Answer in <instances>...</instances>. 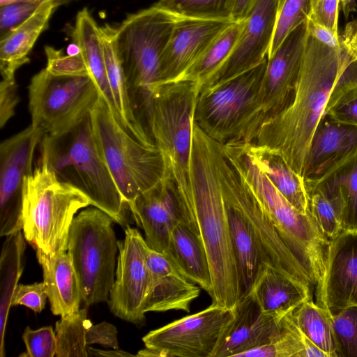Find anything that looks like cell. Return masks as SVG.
<instances>
[{
  "instance_id": "cell-1",
  "label": "cell",
  "mask_w": 357,
  "mask_h": 357,
  "mask_svg": "<svg viewBox=\"0 0 357 357\" xmlns=\"http://www.w3.org/2000/svg\"><path fill=\"white\" fill-rule=\"evenodd\" d=\"M353 59L344 45L331 48L308 34L291 102L261 125L252 142L279 154L303 177L311 143L331 91Z\"/></svg>"
},
{
  "instance_id": "cell-2",
  "label": "cell",
  "mask_w": 357,
  "mask_h": 357,
  "mask_svg": "<svg viewBox=\"0 0 357 357\" xmlns=\"http://www.w3.org/2000/svg\"><path fill=\"white\" fill-rule=\"evenodd\" d=\"M218 148V143L192 121L190 211L208 259L211 304L233 309L240 298L238 273L219 181Z\"/></svg>"
},
{
  "instance_id": "cell-3",
  "label": "cell",
  "mask_w": 357,
  "mask_h": 357,
  "mask_svg": "<svg viewBox=\"0 0 357 357\" xmlns=\"http://www.w3.org/2000/svg\"><path fill=\"white\" fill-rule=\"evenodd\" d=\"M216 164L237 263L239 300L252 291L266 266L303 280V266L243 178L233 168L220 167L217 158Z\"/></svg>"
},
{
  "instance_id": "cell-4",
  "label": "cell",
  "mask_w": 357,
  "mask_h": 357,
  "mask_svg": "<svg viewBox=\"0 0 357 357\" xmlns=\"http://www.w3.org/2000/svg\"><path fill=\"white\" fill-rule=\"evenodd\" d=\"M220 146L225 157L270 215L312 285L317 287L324 275L330 241L322 234L309 211L305 214L301 213L278 192L249 154L245 142H231Z\"/></svg>"
},
{
  "instance_id": "cell-5",
  "label": "cell",
  "mask_w": 357,
  "mask_h": 357,
  "mask_svg": "<svg viewBox=\"0 0 357 357\" xmlns=\"http://www.w3.org/2000/svg\"><path fill=\"white\" fill-rule=\"evenodd\" d=\"M40 160L61 182L85 194L95 206L123 225L124 203L108 169L96 149L90 114L68 132L44 135L40 142Z\"/></svg>"
},
{
  "instance_id": "cell-6",
  "label": "cell",
  "mask_w": 357,
  "mask_h": 357,
  "mask_svg": "<svg viewBox=\"0 0 357 357\" xmlns=\"http://www.w3.org/2000/svg\"><path fill=\"white\" fill-rule=\"evenodd\" d=\"M90 119L98 153L131 210L136 198L163 177L162 153L154 142L131 134L101 95Z\"/></svg>"
},
{
  "instance_id": "cell-7",
  "label": "cell",
  "mask_w": 357,
  "mask_h": 357,
  "mask_svg": "<svg viewBox=\"0 0 357 357\" xmlns=\"http://www.w3.org/2000/svg\"><path fill=\"white\" fill-rule=\"evenodd\" d=\"M180 17L155 3L116 27L115 45L138 118L139 112L145 117L151 105L162 55Z\"/></svg>"
},
{
  "instance_id": "cell-8",
  "label": "cell",
  "mask_w": 357,
  "mask_h": 357,
  "mask_svg": "<svg viewBox=\"0 0 357 357\" xmlns=\"http://www.w3.org/2000/svg\"><path fill=\"white\" fill-rule=\"evenodd\" d=\"M268 56L256 66L198 93L192 121L220 144L252 142L263 123L259 90Z\"/></svg>"
},
{
  "instance_id": "cell-9",
  "label": "cell",
  "mask_w": 357,
  "mask_h": 357,
  "mask_svg": "<svg viewBox=\"0 0 357 357\" xmlns=\"http://www.w3.org/2000/svg\"><path fill=\"white\" fill-rule=\"evenodd\" d=\"M91 205L76 188L60 181L41 160L26 176L23 187L24 236L36 252L52 256L67 251V241L75 215Z\"/></svg>"
},
{
  "instance_id": "cell-10",
  "label": "cell",
  "mask_w": 357,
  "mask_h": 357,
  "mask_svg": "<svg viewBox=\"0 0 357 357\" xmlns=\"http://www.w3.org/2000/svg\"><path fill=\"white\" fill-rule=\"evenodd\" d=\"M199 89L194 82L176 80L154 91L146 120L153 142L161 151L181 198L190 212L192 118Z\"/></svg>"
},
{
  "instance_id": "cell-11",
  "label": "cell",
  "mask_w": 357,
  "mask_h": 357,
  "mask_svg": "<svg viewBox=\"0 0 357 357\" xmlns=\"http://www.w3.org/2000/svg\"><path fill=\"white\" fill-rule=\"evenodd\" d=\"M114 220L91 207L75 216L68 234L67 252L75 270L85 307L109 301L114 282L118 241Z\"/></svg>"
},
{
  "instance_id": "cell-12",
  "label": "cell",
  "mask_w": 357,
  "mask_h": 357,
  "mask_svg": "<svg viewBox=\"0 0 357 357\" xmlns=\"http://www.w3.org/2000/svg\"><path fill=\"white\" fill-rule=\"evenodd\" d=\"M100 96L91 76H56L44 68L29 85L31 124L44 135H63L90 114Z\"/></svg>"
},
{
  "instance_id": "cell-13",
  "label": "cell",
  "mask_w": 357,
  "mask_h": 357,
  "mask_svg": "<svg viewBox=\"0 0 357 357\" xmlns=\"http://www.w3.org/2000/svg\"><path fill=\"white\" fill-rule=\"evenodd\" d=\"M234 310L215 305L149 332L140 357H212Z\"/></svg>"
},
{
  "instance_id": "cell-14",
  "label": "cell",
  "mask_w": 357,
  "mask_h": 357,
  "mask_svg": "<svg viewBox=\"0 0 357 357\" xmlns=\"http://www.w3.org/2000/svg\"><path fill=\"white\" fill-rule=\"evenodd\" d=\"M147 246L137 229L126 227L124 240L118 241L116 278L108 301L115 316L137 325L145 321L151 287L146 257Z\"/></svg>"
},
{
  "instance_id": "cell-15",
  "label": "cell",
  "mask_w": 357,
  "mask_h": 357,
  "mask_svg": "<svg viewBox=\"0 0 357 357\" xmlns=\"http://www.w3.org/2000/svg\"><path fill=\"white\" fill-rule=\"evenodd\" d=\"M43 133L31 124L0 146V236L23 229L24 178L33 173L34 151Z\"/></svg>"
},
{
  "instance_id": "cell-16",
  "label": "cell",
  "mask_w": 357,
  "mask_h": 357,
  "mask_svg": "<svg viewBox=\"0 0 357 357\" xmlns=\"http://www.w3.org/2000/svg\"><path fill=\"white\" fill-rule=\"evenodd\" d=\"M130 211L137 225L144 231L146 243L157 252H165L177 225H185L199 234L195 220L166 167L162 179L141 193Z\"/></svg>"
},
{
  "instance_id": "cell-17",
  "label": "cell",
  "mask_w": 357,
  "mask_h": 357,
  "mask_svg": "<svg viewBox=\"0 0 357 357\" xmlns=\"http://www.w3.org/2000/svg\"><path fill=\"white\" fill-rule=\"evenodd\" d=\"M307 38L304 21L268 56L259 94L263 123L280 113L291 102Z\"/></svg>"
},
{
  "instance_id": "cell-18",
  "label": "cell",
  "mask_w": 357,
  "mask_h": 357,
  "mask_svg": "<svg viewBox=\"0 0 357 357\" xmlns=\"http://www.w3.org/2000/svg\"><path fill=\"white\" fill-rule=\"evenodd\" d=\"M278 3V0L255 1L244 20L243 28L234 48L201 89L231 79L256 66L268 56Z\"/></svg>"
},
{
  "instance_id": "cell-19",
  "label": "cell",
  "mask_w": 357,
  "mask_h": 357,
  "mask_svg": "<svg viewBox=\"0 0 357 357\" xmlns=\"http://www.w3.org/2000/svg\"><path fill=\"white\" fill-rule=\"evenodd\" d=\"M316 296L329 313L357 306V231L342 230L330 241Z\"/></svg>"
},
{
  "instance_id": "cell-20",
  "label": "cell",
  "mask_w": 357,
  "mask_h": 357,
  "mask_svg": "<svg viewBox=\"0 0 357 357\" xmlns=\"http://www.w3.org/2000/svg\"><path fill=\"white\" fill-rule=\"evenodd\" d=\"M234 317L220 335L212 357H238L278 338L284 316L264 312L250 293L234 308Z\"/></svg>"
},
{
  "instance_id": "cell-21",
  "label": "cell",
  "mask_w": 357,
  "mask_h": 357,
  "mask_svg": "<svg viewBox=\"0 0 357 357\" xmlns=\"http://www.w3.org/2000/svg\"><path fill=\"white\" fill-rule=\"evenodd\" d=\"M233 22L231 19L181 16L174 26L162 55L159 85L177 80Z\"/></svg>"
},
{
  "instance_id": "cell-22",
  "label": "cell",
  "mask_w": 357,
  "mask_h": 357,
  "mask_svg": "<svg viewBox=\"0 0 357 357\" xmlns=\"http://www.w3.org/2000/svg\"><path fill=\"white\" fill-rule=\"evenodd\" d=\"M357 156V127L342 125L327 116L321 121L306 161V191L328 178Z\"/></svg>"
},
{
  "instance_id": "cell-23",
  "label": "cell",
  "mask_w": 357,
  "mask_h": 357,
  "mask_svg": "<svg viewBox=\"0 0 357 357\" xmlns=\"http://www.w3.org/2000/svg\"><path fill=\"white\" fill-rule=\"evenodd\" d=\"M146 257L151 275L146 313L172 310L189 312L190 304L199 296V286L186 278L164 253L148 245Z\"/></svg>"
},
{
  "instance_id": "cell-24",
  "label": "cell",
  "mask_w": 357,
  "mask_h": 357,
  "mask_svg": "<svg viewBox=\"0 0 357 357\" xmlns=\"http://www.w3.org/2000/svg\"><path fill=\"white\" fill-rule=\"evenodd\" d=\"M57 5V0L42 3L25 22L0 40L1 80H15V72L29 61L28 55L41 33L47 27Z\"/></svg>"
},
{
  "instance_id": "cell-25",
  "label": "cell",
  "mask_w": 357,
  "mask_h": 357,
  "mask_svg": "<svg viewBox=\"0 0 357 357\" xmlns=\"http://www.w3.org/2000/svg\"><path fill=\"white\" fill-rule=\"evenodd\" d=\"M36 256L53 314L63 317L78 311L82 302L80 287L67 251L52 256L36 252Z\"/></svg>"
},
{
  "instance_id": "cell-26",
  "label": "cell",
  "mask_w": 357,
  "mask_h": 357,
  "mask_svg": "<svg viewBox=\"0 0 357 357\" xmlns=\"http://www.w3.org/2000/svg\"><path fill=\"white\" fill-rule=\"evenodd\" d=\"M265 313L284 316L312 300L310 287L266 266L250 292Z\"/></svg>"
},
{
  "instance_id": "cell-27",
  "label": "cell",
  "mask_w": 357,
  "mask_h": 357,
  "mask_svg": "<svg viewBox=\"0 0 357 357\" xmlns=\"http://www.w3.org/2000/svg\"><path fill=\"white\" fill-rule=\"evenodd\" d=\"M107 77L120 119L135 137L145 142H153L138 119L131 102L124 72L115 45L116 27L100 26Z\"/></svg>"
},
{
  "instance_id": "cell-28",
  "label": "cell",
  "mask_w": 357,
  "mask_h": 357,
  "mask_svg": "<svg viewBox=\"0 0 357 357\" xmlns=\"http://www.w3.org/2000/svg\"><path fill=\"white\" fill-rule=\"evenodd\" d=\"M163 253L186 278L211 296L213 285L208 259L197 233L185 225H177Z\"/></svg>"
},
{
  "instance_id": "cell-29",
  "label": "cell",
  "mask_w": 357,
  "mask_h": 357,
  "mask_svg": "<svg viewBox=\"0 0 357 357\" xmlns=\"http://www.w3.org/2000/svg\"><path fill=\"white\" fill-rule=\"evenodd\" d=\"M248 152L278 192L298 211L308 213V195L304 178L298 174L277 153L245 142Z\"/></svg>"
},
{
  "instance_id": "cell-30",
  "label": "cell",
  "mask_w": 357,
  "mask_h": 357,
  "mask_svg": "<svg viewBox=\"0 0 357 357\" xmlns=\"http://www.w3.org/2000/svg\"><path fill=\"white\" fill-rule=\"evenodd\" d=\"M72 38L88 67L90 75L96 83L100 95L119 117L107 77L100 26L86 8L77 13Z\"/></svg>"
},
{
  "instance_id": "cell-31",
  "label": "cell",
  "mask_w": 357,
  "mask_h": 357,
  "mask_svg": "<svg viewBox=\"0 0 357 357\" xmlns=\"http://www.w3.org/2000/svg\"><path fill=\"white\" fill-rule=\"evenodd\" d=\"M1 255L0 355L4 356V332L11 298L23 271L22 259L26 248L19 231L6 236Z\"/></svg>"
},
{
  "instance_id": "cell-32",
  "label": "cell",
  "mask_w": 357,
  "mask_h": 357,
  "mask_svg": "<svg viewBox=\"0 0 357 357\" xmlns=\"http://www.w3.org/2000/svg\"><path fill=\"white\" fill-rule=\"evenodd\" d=\"M243 25L244 20L233 22L209 44L177 80L194 82L200 91L208 78L223 64L231 54Z\"/></svg>"
},
{
  "instance_id": "cell-33",
  "label": "cell",
  "mask_w": 357,
  "mask_h": 357,
  "mask_svg": "<svg viewBox=\"0 0 357 357\" xmlns=\"http://www.w3.org/2000/svg\"><path fill=\"white\" fill-rule=\"evenodd\" d=\"M308 209L319 229L328 240L342 231L345 201L339 187L322 183L307 192Z\"/></svg>"
},
{
  "instance_id": "cell-34",
  "label": "cell",
  "mask_w": 357,
  "mask_h": 357,
  "mask_svg": "<svg viewBox=\"0 0 357 357\" xmlns=\"http://www.w3.org/2000/svg\"><path fill=\"white\" fill-rule=\"evenodd\" d=\"M290 314L298 328L319 349L328 357H338L331 314L327 310L308 300Z\"/></svg>"
},
{
  "instance_id": "cell-35",
  "label": "cell",
  "mask_w": 357,
  "mask_h": 357,
  "mask_svg": "<svg viewBox=\"0 0 357 357\" xmlns=\"http://www.w3.org/2000/svg\"><path fill=\"white\" fill-rule=\"evenodd\" d=\"M290 312L283 318V331L278 338L248 350L238 357H303L304 355H314L318 350L317 347L298 328Z\"/></svg>"
},
{
  "instance_id": "cell-36",
  "label": "cell",
  "mask_w": 357,
  "mask_h": 357,
  "mask_svg": "<svg viewBox=\"0 0 357 357\" xmlns=\"http://www.w3.org/2000/svg\"><path fill=\"white\" fill-rule=\"evenodd\" d=\"M91 325L86 307L61 317L55 324L56 357L89 356L86 336Z\"/></svg>"
},
{
  "instance_id": "cell-37",
  "label": "cell",
  "mask_w": 357,
  "mask_h": 357,
  "mask_svg": "<svg viewBox=\"0 0 357 357\" xmlns=\"http://www.w3.org/2000/svg\"><path fill=\"white\" fill-rule=\"evenodd\" d=\"M322 183L339 187L343 193L342 229L357 231V156Z\"/></svg>"
},
{
  "instance_id": "cell-38",
  "label": "cell",
  "mask_w": 357,
  "mask_h": 357,
  "mask_svg": "<svg viewBox=\"0 0 357 357\" xmlns=\"http://www.w3.org/2000/svg\"><path fill=\"white\" fill-rule=\"evenodd\" d=\"M234 0H159L156 3L181 17L231 19Z\"/></svg>"
},
{
  "instance_id": "cell-39",
  "label": "cell",
  "mask_w": 357,
  "mask_h": 357,
  "mask_svg": "<svg viewBox=\"0 0 357 357\" xmlns=\"http://www.w3.org/2000/svg\"><path fill=\"white\" fill-rule=\"evenodd\" d=\"M310 11V0H278L273 36L268 51L271 56L286 37L305 21Z\"/></svg>"
},
{
  "instance_id": "cell-40",
  "label": "cell",
  "mask_w": 357,
  "mask_h": 357,
  "mask_svg": "<svg viewBox=\"0 0 357 357\" xmlns=\"http://www.w3.org/2000/svg\"><path fill=\"white\" fill-rule=\"evenodd\" d=\"M337 356L357 357V306L330 313Z\"/></svg>"
},
{
  "instance_id": "cell-41",
  "label": "cell",
  "mask_w": 357,
  "mask_h": 357,
  "mask_svg": "<svg viewBox=\"0 0 357 357\" xmlns=\"http://www.w3.org/2000/svg\"><path fill=\"white\" fill-rule=\"evenodd\" d=\"M45 52L47 57L45 69L50 73L65 77L90 75L88 67L79 52L74 54L65 55L62 51L50 46H46Z\"/></svg>"
},
{
  "instance_id": "cell-42",
  "label": "cell",
  "mask_w": 357,
  "mask_h": 357,
  "mask_svg": "<svg viewBox=\"0 0 357 357\" xmlns=\"http://www.w3.org/2000/svg\"><path fill=\"white\" fill-rule=\"evenodd\" d=\"M26 351L20 355L26 357H54L56 354V337L51 326L32 330L27 326L22 334Z\"/></svg>"
},
{
  "instance_id": "cell-43",
  "label": "cell",
  "mask_w": 357,
  "mask_h": 357,
  "mask_svg": "<svg viewBox=\"0 0 357 357\" xmlns=\"http://www.w3.org/2000/svg\"><path fill=\"white\" fill-rule=\"evenodd\" d=\"M39 5L18 2L0 6V40L25 22Z\"/></svg>"
},
{
  "instance_id": "cell-44",
  "label": "cell",
  "mask_w": 357,
  "mask_h": 357,
  "mask_svg": "<svg viewBox=\"0 0 357 357\" xmlns=\"http://www.w3.org/2000/svg\"><path fill=\"white\" fill-rule=\"evenodd\" d=\"M325 116L334 122L357 127V87L344 93L326 107Z\"/></svg>"
},
{
  "instance_id": "cell-45",
  "label": "cell",
  "mask_w": 357,
  "mask_h": 357,
  "mask_svg": "<svg viewBox=\"0 0 357 357\" xmlns=\"http://www.w3.org/2000/svg\"><path fill=\"white\" fill-rule=\"evenodd\" d=\"M47 298L46 286L43 282L19 284L14 290L10 305L11 307L22 305L35 312H40L45 308Z\"/></svg>"
},
{
  "instance_id": "cell-46",
  "label": "cell",
  "mask_w": 357,
  "mask_h": 357,
  "mask_svg": "<svg viewBox=\"0 0 357 357\" xmlns=\"http://www.w3.org/2000/svg\"><path fill=\"white\" fill-rule=\"evenodd\" d=\"M340 0H310L307 17L338 34Z\"/></svg>"
},
{
  "instance_id": "cell-47",
  "label": "cell",
  "mask_w": 357,
  "mask_h": 357,
  "mask_svg": "<svg viewBox=\"0 0 357 357\" xmlns=\"http://www.w3.org/2000/svg\"><path fill=\"white\" fill-rule=\"evenodd\" d=\"M20 101L17 86L15 81L0 82V127L2 128L15 115V107Z\"/></svg>"
},
{
  "instance_id": "cell-48",
  "label": "cell",
  "mask_w": 357,
  "mask_h": 357,
  "mask_svg": "<svg viewBox=\"0 0 357 357\" xmlns=\"http://www.w3.org/2000/svg\"><path fill=\"white\" fill-rule=\"evenodd\" d=\"M117 333L116 328L109 322L103 321L96 325L92 324L87 331L86 342L88 346L99 344L112 349H118Z\"/></svg>"
},
{
  "instance_id": "cell-49",
  "label": "cell",
  "mask_w": 357,
  "mask_h": 357,
  "mask_svg": "<svg viewBox=\"0 0 357 357\" xmlns=\"http://www.w3.org/2000/svg\"><path fill=\"white\" fill-rule=\"evenodd\" d=\"M305 23L309 36L319 43L334 49H339L344 46L342 36L339 33H334L309 17L306 18Z\"/></svg>"
},
{
  "instance_id": "cell-50",
  "label": "cell",
  "mask_w": 357,
  "mask_h": 357,
  "mask_svg": "<svg viewBox=\"0 0 357 357\" xmlns=\"http://www.w3.org/2000/svg\"><path fill=\"white\" fill-rule=\"evenodd\" d=\"M256 0H234L231 20L235 22L243 21L248 15Z\"/></svg>"
},
{
  "instance_id": "cell-51",
  "label": "cell",
  "mask_w": 357,
  "mask_h": 357,
  "mask_svg": "<svg viewBox=\"0 0 357 357\" xmlns=\"http://www.w3.org/2000/svg\"><path fill=\"white\" fill-rule=\"evenodd\" d=\"M341 36L347 48H357V20L348 23Z\"/></svg>"
},
{
  "instance_id": "cell-52",
  "label": "cell",
  "mask_w": 357,
  "mask_h": 357,
  "mask_svg": "<svg viewBox=\"0 0 357 357\" xmlns=\"http://www.w3.org/2000/svg\"><path fill=\"white\" fill-rule=\"evenodd\" d=\"M88 353L89 356H109V357H117V356H133L132 354L118 349H113L111 351H103L97 349L88 347Z\"/></svg>"
},
{
  "instance_id": "cell-53",
  "label": "cell",
  "mask_w": 357,
  "mask_h": 357,
  "mask_svg": "<svg viewBox=\"0 0 357 357\" xmlns=\"http://www.w3.org/2000/svg\"><path fill=\"white\" fill-rule=\"evenodd\" d=\"M340 6L347 20L351 13L356 11V0H340Z\"/></svg>"
},
{
  "instance_id": "cell-54",
  "label": "cell",
  "mask_w": 357,
  "mask_h": 357,
  "mask_svg": "<svg viewBox=\"0 0 357 357\" xmlns=\"http://www.w3.org/2000/svg\"><path fill=\"white\" fill-rule=\"evenodd\" d=\"M46 1L48 0H0V6L18 2H28L40 5Z\"/></svg>"
},
{
  "instance_id": "cell-55",
  "label": "cell",
  "mask_w": 357,
  "mask_h": 357,
  "mask_svg": "<svg viewBox=\"0 0 357 357\" xmlns=\"http://www.w3.org/2000/svg\"><path fill=\"white\" fill-rule=\"evenodd\" d=\"M351 54L356 59H357V48H347Z\"/></svg>"
}]
</instances>
